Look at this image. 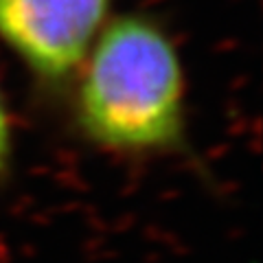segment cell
<instances>
[{
  "mask_svg": "<svg viewBox=\"0 0 263 263\" xmlns=\"http://www.w3.org/2000/svg\"><path fill=\"white\" fill-rule=\"evenodd\" d=\"M114 0H0V42L44 84L77 75Z\"/></svg>",
  "mask_w": 263,
  "mask_h": 263,
  "instance_id": "2",
  "label": "cell"
},
{
  "mask_svg": "<svg viewBox=\"0 0 263 263\" xmlns=\"http://www.w3.org/2000/svg\"><path fill=\"white\" fill-rule=\"evenodd\" d=\"M79 70L75 121L88 141L121 154L164 152L182 141L184 68L149 15L108 22Z\"/></svg>",
  "mask_w": 263,
  "mask_h": 263,
  "instance_id": "1",
  "label": "cell"
},
{
  "mask_svg": "<svg viewBox=\"0 0 263 263\" xmlns=\"http://www.w3.org/2000/svg\"><path fill=\"white\" fill-rule=\"evenodd\" d=\"M11 160V123L9 112H7V103L3 99V90H0V176L7 171Z\"/></svg>",
  "mask_w": 263,
  "mask_h": 263,
  "instance_id": "3",
  "label": "cell"
}]
</instances>
